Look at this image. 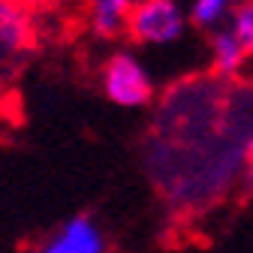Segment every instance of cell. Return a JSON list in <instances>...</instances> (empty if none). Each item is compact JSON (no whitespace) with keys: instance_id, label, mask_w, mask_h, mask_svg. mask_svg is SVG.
<instances>
[{"instance_id":"52a82bcc","label":"cell","mask_w":253,"mask_h":253,"mask_svg":"<svg viewBox=\"0 0 253 253\" xmlns=\"http://www.w3.org/2000/svg\"><path fill=\"white\" fill-rule=\"evenodd\" d=\"M226 27L232 30L235 40L241 42V48L247 51V60H253V0H235Z\"/></svg>"},{"instance_id":"5b68a950","label":"cell","mask_w":253,"mask_h":253,"mask_svg":"<svg viewBox=\"0 0 253 253\" xmlns=\"http://www.w3.org/2000/svg\"><path fill=\"white\" fill-rule=\"evenodd\" d=\"M24 6L12 3V0H0V48L3 51H24L34 40V21Z\"/></svg>"},{"instance_id":"7a4b0ae2","label":"cell","mask_w":253,"mask_h":253,"mask_svg":"<svg viewBox=\"0 0 253 253\" xmlns=\"http://www.w3.org/2000/svg\"><path fill=\"white\" fill-rule=\"evenodd\" d=\"M187 30L181 0H136L126 21V37L136 45H172Z\"/></svg>"},{"instance_id":"6da1fadb","label":"cell","mask_w":253,"mask_h":253,"mask_svg":"<svg viewBox=\"0 0 253 253\" xmlns=\"http://www.w3.org/2000/svg\"><path fill=\"white\" fill-rule=\"evenodd\" d=\"M100 84H103V93L109 97V103L121 109H142L154 100L151 70L130 48L109 54V60L103 63V73H100Z\"/></svg>"},{"instance_id":"277c9868","label":"cell","mask_w":253,"mask_h":253,"mask_svg":"<svg viewBox=\"0 0 253 253\" xmlns=\"http://www.w3.org/2000/svg\"><path fill=\"white\" fill-rule=\"evenodd\" d=\"M136 0H84V24L93 37L115 40L126 34V21Z\"/></svg>"},{"instance_id":"3957f363","label":"cell","mask_w":253,"mask_h":253,"mask_svg":"<svg viewBox=\"0 0 253 253\" xmlns=\"http://www.w3.org/2000/svg\"><path fill=\"white\" fill-rule=\"evenodd\" d=\"M34 253H109V238L93 217L76 214L45 235Z\"/></svg>"},{"instance_id":"9c48e42d","label":"cell","mask_w":253,"mask_h":253,"mask_svg":"<svg viewBox=\"0 0 253 253\" xmlns=\"http://www.w3.org/2000/svg\"><path fill=\"white\" fill-rule=\"evenodd\" d=\"M12 3H18V6H24L27 12H42V9H51L57 0H12Z\"/></svg>"},{"instance_id":"ba28073f","label":"cell","mask_w":253,"mask_h":253,"mask_svg":"<svg viewBox=\"0 0 253 253\" xmlns=\"http://www.w3.org/2000/svg\"><path fill=\"white\" fill-rule=\"evenodd\" d=\"M232 6H235V0H193L190 3V18H193L196 27L214 30V27H220L223 18H229Z\"/></svg>"},{"instance_id":"8992f818","label":"cell","mask_w":253,"mask_h":253,"mask_svg":"<svg viewBox=\"0 0 253 253\" xmlns=\"http://www.w3.org/2000/svg\"><path fill=\"white\" fill-rule=\"evenodd\" d=\"M247 51L241 48V42L235 40V34L223 24V27H214L211 34V67L217 76L223 79H235L244 67H247Z\"/></svg>"}]
</instances>
